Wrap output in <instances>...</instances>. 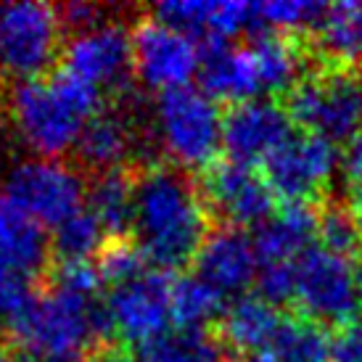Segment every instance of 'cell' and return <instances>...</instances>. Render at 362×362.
<instances>
[{"instance_id":"cell-1","label":"cell","mask_w":362,"mask_h":362,"mask_svg":"<svg viewBox=\"0 0 362 362\" xmlns=\"http://www.w3.org/2000/svg\"><path fill=\"white\" fill-rule=\"evenodd\" d=\"M209 230V209L191 172L167 159L135 167L130 238L148 264L159 272L193 264Z\"/></svg>"},{"instance_id":"cell-2","label":"cell","mask_w":362,"mask_h":362,"mask_svg":"<svg viewBox=\"0 0 362 362\" xmlns=\"http://www.w3.org/2000/svg\"><path fill=\"white\" fill-rule=\"evenodd\" d=\"M103 109V95L69 71L16 80L8 88L6 119L35 159L61 161L71 153L82 127Z\"/></svg>"},{"instance_id":"cell-3","label":"cell","mask_w":362,"mask_h":362,"mask_svg":"<svg viewBox=\"0 0 362 362\" xmlns=\"http://www.w3.org/2000/svg\"><path fill=\"white\" fill-rule=\"evenodd\" d=\"M106 296H82L40 286L32 302L11 322L6 341L11 349L37 354H93L114 344Z\"/></svg>"},{"instance_id":"cell-4","label":"cell","mask_w":362,"mask_h":362,"mask_svg":"<svg viewBox=\"0 0 362 362\" xmlns=\"http://www.w3.org/2000/svg\"><path fill=\"white\" fill-rule=\"evenodd\" d=\"M283 109L302 132L328 143H346L362 130V71L344 66H312L283 95Z\"/></svg>"},{"instance_id":"cell-5","label":"cell","mask_w":362,"mask_h":362,"mask_svg":"<svg viewBox=\"0 0 362 362\" xmlns=\"http://www.w3.org/2000/svg\"><path fill=\"white\" fill-rule=\"evenodd\" d=\"M161 156L182 170L204 172L222 151V111L202 88H175L156 95L151 109Z\"/></svg>"},{"instance_id":"cell-6","label":"cell","mask_w":362,"mask_h":362,"mask_svg":"<svg viewBox=\"0 0 362 362\" xmlns=\"http://www.w3.org/2000/svg\"><path fill=\"white\" fill-rule=\"evenodd\" d=\"M61 69L82 80L109 101L135 93V59H132L130 24L119 16L64 40Z\"/></svg>"},{"instance_id":"cell-7","label":"cell","mask_w":362,"mask_h":362,"mask_svg":"<svg viewBox=\"0 0 362 362\" xmlns=\"http://www.w3.org/2000/svg\"><path fill=\"white\" fill-rule=\"evenodd\" d=\"M59 11L48 3H0V69L16 80L42 77L64 51Z\"/></svg>"},{"instance_id":"cell-8","label":"cell","mask_w":362,"mask_h":362,"mask_svg":"<svg viewBox=\"0 0 362 362\" xmlns=\"http://www.w3.org/2000/svg\"><path fill=\"white\" fill-rule=\"evenodd\" d=\"M339 148L310 132H293L262 161V177L286 204H320L331 196Z\"/></svg>"},{"instance_id":"cell-9","label":"cell","mask_w":362,"mask_h":362,"mask_svg":"<svg viewBox=\"0 0 362 362\" xmlns=\"http://www.w3.org/2000/svg\"><path fill=\"white\" fill-rule=\"evenodd\" d=\"M3 196L30 211L40 225H61L74 211L85 206L88 180L64 161L21 159L3 180Z\"/></svg>"},{"instance_id":"cell-10","label":"cell","mask_w":362,"mask_h":362,"mask_svg":"<svg viewBox=\"0 0 362 362\" xmlns=\"http://www.w3.org/2000/svg\"><path fill=\"white\" fill-rule=\"evenodd\" d=\"M293 307L299 315L317 325H344L357 317V286L354 267L349 259L328 252L322 246H312L296 262V291Z\"/></svg>"},{"instance_id":"cell-11","label":"cell","mask_w":362,"mask_h":362,"mask_svg":"<svg viewBox=\"0 0 362 362\" xmlns=\"http://www.w3.org/2000/svg\"><path fill=\"white\" fill-rule=\"evenodd\" d=\"M135 77L151 90L185 88L199 74V42L172 30L151 13H143L130 24Z\"/></svg>"},{"instance_id":"cell-12","label":"cell","mask_w":362,"mask_h":362,"mask_svg":"<svg viewBox=\"0 0 362 362\" xmlns=\"http://www.w3.org/2000/svg\"><path fill=\"white\" fill-rule=\"evenodd\" d=\"M199 191L214 225L259 228L275 211V193L262 172L235 161H217L199 175Z\"/></svg>"},{"instance_id":"cell-13","label":"cell","mask_w":362,"mask_h":362,"mask_svg":"<svg viewBox=\"0 0 362 362\" xmlns=\"http://www.w3.org/2000/svg\"><path fill=\"white\" fill-rule=\"evenodd\" d=\"M114 331L122 341L135 346L148 341L172 322V278L167 272L148 270L132 281L114 286L106 296Z\"/></svg>"},{"instance_id":"cell-14","label":"cell","mask_w":362,"mask_h":362,"mask_svg":"<svg viewBox=\"0 0 362 362\" xmlns=\"http://www.w3.org/2000/svg\"><path fill=\"white\" fill-rule=\"evenodd\" d=\"M293 135V122L283 103L257 98L233 103L222 114V148L228 161L254 167Z\"/></svg>"},{"instance_id":"cell-15","label":"cell","mask_w":362,"mask_h":362,"mask_svg":"<svg viewBox=\"0 0 362 362\" xmlns=\"http://www.w3.org/2000/svg\"><path fill=\"white\" fill-rule=\"evenodd\" d=\"M257 252L254 238L241 228L211 225L202 249L193 259V275L211 286L220 296H238L257 281Z\"/></svg>"},{"instance_id":"cell-16","label":"cell","mask_w":362,"mask_h":362,"mask_svg":"<svg viewBox=\"0 0 362 362\" xmlns=\"http://www.w3.org/2000/svg\"><path fill=\"white\" fill-rule=\"evenodd\" d=\"M51 264V235L45 233V225L0 193V267L40 286Z\"/></svg>"},{"instance_id":"cell-17","label":"cell","mask_w":362,"mask_h":362,"mask_svg":"<svg viewBox=\"0 0 362 362\" xmlns=\"http://www.w3.org/2000/svg\"><path fill=\"white\" fill-rule=\"evenodd\" d=\"M199 80L202 90L209 98H222V101L243 103L262 98V82L259 71L254 64L252 48L241 42H206L199 45Z\"/></svg>"},{"instance_id":"cell-18","label":"cell","mask_w":362,"mask_h":362,"mask_svg":"<svg viewBox=\"0 0 362 362\" xmlns=\"http://www.w3.org/2000/svg\"><path fill=\"white\" fill-rule=\"evenodd\" d=\"M317 241V204H283L254 233L259 264H293Z\"/></svg>"},{"instance_id":"cell-19","label":"cell","mask_w":362,"mask_h":362,"mask_svg":"<svg viewBox=\"0 0 362 362\" xmlns=\"http://www.w3.org/2000/svg\"><path fill=\"white\" fill-rule=\"evenodd\" d=\"M283 320L286 312L267 304L262 296H241L222 312L217 336L230 354L254 357L270 349Z\"/></svg>"},{"instance_id":"cell-20","label":"cell","mask_w":362,"mask_h":362,"mask_svg":"<svg viewBox=\"0 0 362 362\" xmlns=\"http://www.w3.org/2000/svg\"><path fill=\"white\" fill-rule=\"evenodd\" d=\"M307 45L317 64L362 71V0L328 6Z\"/></svg>"},{"instance_id":"cell-21","label":"cell","mask_w":362,"mask_h":362,"mask_svg":"<svg viewBox=\"0 0 362 362\" xmlns=\"http://www.w3.org/2000/svg\"><path fill=\"white\" fill-rule=\"evenodd\" d=\"M85 206L95 214L109 238H130L135 206V167L101 172L88 177Z\"/></svg>"},{"instance_id":"cell-22","label":"cell","mask_w":362,"mask_h":362,"mask_svg":"<svg viewBox=\"0 0 362 362\" xmlns=\"http://www.w3.org/2000/svg\"><path fill=\"white\" fill-rule=\"evenodd\" d=\"M135 362H230L217 333L209 328L170 325L167 331L135 346Z\"/></svg>"},{"instance_id":"cell-23","label":"cell","mask_w":362,"mask_h":362,"mask_svg":"<svg viewBox=\"0 0 362 362\" xmlns=\"http://www.w3.org/2000/svg\"><path fill=\"white\" fill-rule=\"evenodd\" d=\"M109 235L101 228V222L95 220V214L88 206H82L53 228V262H90L93 257H98Z\"/></svg>"},{"instance_id":"cell-24","label":"cell","mask_w":362,"mask_h":362,"mask_svg":"<svg viewBox=\"0 0 362 362\" xmlns=\"http://www.w3.org/2000/svg\"><path fill=\"white\" fill-rule=\"evenodd\" d=\"M225 296L211 286L199 281L196 275H182L172 281V322L182 328H209L211 320H220L225 307Z\"/></svg>"},{"instance_id":"cell-25","label":"cell","mask_w":362,"mask_h":362,"mask_svg":"<svg viewBox=\"0 0 362 362\" xmlns=\"http://www.w3.org/2000/svg\"><path fill=\"white\" fill-rule=\"evenodd\" d=\"M267 352L281 362H331V339L317 322L302 315H286Z\"/></svg>"},{"instance_id":"cell-26","label":"cell","mask_w":362,"mask_h":362,"mask_svg":"<svg viewBox=\"0 0 362 362\" xmlns=\"http://www.w3.org/2000/svg\"><path fill=\"white\" fill-rule=\"evenodd\" d=\"M317 238L320 246L344 259H357L362 254V238L352 217L349 202L328 196L317 204Z\"/></svg>"},{"instance_id":"cell-27","label":"cell","mask_w":362,"mask_h":362,"mask_svg":"<svg viewBox=\"0 0 362 362\" xmlns=\"http://www.w3.org/2000/svg\"><path fill=\"white\" fill-rule=\"evenodd\" d=\"M93 264L101 275L103 286H111V288L148 272V262L132 238H109Z\"/></svg>"},{"instance_id":"cell-28","label":"cell","mask_w":362,"mask_h":362,"mask_svg":"<svg viewBox=\"0 0 362 362\" xmlns=\"http://www.w3.org/2000/svg\"><path fill=\"white\" fill-rule=\"evenodd\" d=\"M331 362H362V315L333 331Z\"/></svg>"},{"instance_id":"cell-29","label":"cell","mask_w":362,"mask_h":362,"mask_svg":"<svg viewBox=\"0 0 362 362\" xmlns=\"http://www.w3.org/2000/svg\"><path fill=\"white\" fill-rule=\"evenodd\" d=\"M339 167H341L349 191H362V130L354 135L352 141L344 143Z\"/></svg>"},{"instance_id":"cell-30","label":"cell","mask_w":362,"mask_h":362,"mask_svg":"<svg viewBox=\"0 0 362 362\" xmlns=\"http://www.w3.org/2000/svg\"><path fill=\"white\" fill-rule=\"evenodd\" d=\"M13 362H88L85 354H37L13 349Z\"/></svg>"},{"instance_id":"cell-31","label":"cell","mask_w":362,"mask_h":362,"mask_svg":"<svg viewBox=\"0 0 362 362\" xmlns=\"http://www.w3.org/2000/svg\"><path fill=\"white\" fill-rule=\"evenodd\" d=\"M88 362H135V357L119 344H109V346H101L93 354H88Z\"/></svg>"},{"instance_id":"cell-32","label":"cell","mask_w":362,"mask_h":362,"mask_svg":"<svg viewBox=\"0 0 362 362\" xmlns=\"http://www.w3.org/2000/svg\"><path fill=\"white\" fill-rule=\"evenodd\" d=\"M349 209H352V217L357 222V230H360V238H362V191H349Z\"/></svg>"},{"instance_id":"cell-33","label":"cell","mask_w":362,"mask_h":362,"mask_svg":"<svg viewBox=\"0 0 362 362\" xmlns=\"http://www.w3.org/2000/svg\"><path fill=\"white\" fill-rule=\"evenodd\" d=\"M6 101H8V85H6V74L0 69V119H6Z\"/></svg>"},{"instance_id":"cell-34","label":"cell","mask_w":362,"mask_h":362,"mask_svg":"<svg viewBox=\"0 0 362 362\" xmlns=\"http://www.w3.org/2000/svg\"><path fill=\"white\" fill-rule=\"evenodd\" d=\"M354 286H357V299L362 304V254L354 259Z\"/></svg>"},{"instance_id":"cell-35","label":"cell","mask_w":362,"mask_h":362,"mask_svg":"<svg viewBox=\"0 0 362 362\" xmlns=\"http://www.w3.org/2000/svg\"><path fill=\"white\" fill-rule=\"evenodd\" d=\"M0 362H13V349L6 339H0Z\"/></svg>"}]
</instances>
